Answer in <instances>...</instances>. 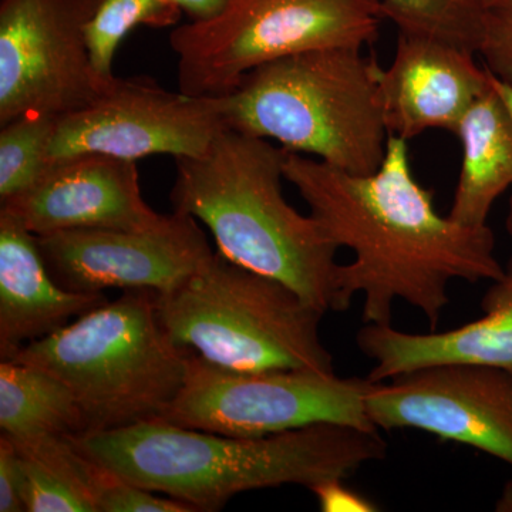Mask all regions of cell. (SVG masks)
Returning a JSON list of instances; mask_svg holds the SVG:
<instances>
[{
  "mask_svg": "<svg viewBox=\"0 0 512 512\" xmlns=\"http://www.w3.org/2000/svg\"><path fill=\"white\" fill-rule=\"evenodd\" d=\"M495 511L512 512V480L505 484L503 493L495 504Z\"/></svg>",
  "mask_w": 512,
  "mask_h": 512,
  "instance_id": "f1b7e54d",
  "label": "cell"
},
{
  "mask_svg": "<svg viewBox=\"0 0 512 512\" xmlns=\"http://www.w3.org/2000/svg\"><path fill=\"white\" fill-rule=\"evenodd\" d=\"M107 302L103 293L62 288L47 269L37 237L0 208V356L46 338Z\"/></svg>",
  "mask_w": 512,
  "mask_h": 512,
  "instance_id": "2e32d148",
  "label": "cell"
},
{
  "mask_svg": "<svg viewBox=\"0 0 512 512\" xmlns=\"http://www.w3.org/2000/svg\"><path fill=\"white\" fill-rule=\"evenodd\" d=\"M94 495L97 512H195L183 501L130 483L100 464Z\"/></svg>",
  "mask_w": 512,
  "mask_h": 512,
  "instance_id": "603a6c76",
  "label": "cell"
},
{
  "mask_svg": "<svg viewBox=\"0 0 512 512\" xmlns=\"http://www.w3.org/2000/svg\"><path fill=\"white\" fill-rule=\"evenodd\" d=\"M156 309L175 345L212 365L235 372H335L320 340L326 312L220 251L180 288L156 293Z\"/></svg>",
  "mask_w": 512,
  "mask_h": 512,
  "instance_id": "8992f818",
  "label": "cell"
},
{
  "mask_svg": "<svg viewBox=\"0 0 512 512\" xmlns=\"http://www.w3.org/2000/svg\"><path fill=\"white\" fill-rule=\"evenodd\" d=\"M477 53L488 72L512 89V0L483 9Z\"/></svg>",
  "mask_w": 512,
  "mask_h": 512,
  "instance_id": "cb8c5ba5",
  "label": "cell"
},
{
  "mask_svg": "<svg viewBox=\"0 0 512 512\" xmlns=\"http://www.w3.org/2000/svg\"><path fill=\"white\" fill-rule=\"evenodd\" d=\"M494 86L497 87L498 92H500L501 96L507 103V106L510 107L512 113V89L511 87L505 86L504 83H501L500 80L495 79L493 76ZM505 228H507L508 235H510L512 239V195L510 198V205H508V214L507 220H505Z\"/></svg>",
  "mask_w": 512,
  "mask_h": 512,
  "instance_id": "83f0119b",
  "label": "cell"
},
{
  "mask_svg": "<svg viewBox=\"0 0 512 512\" xmlns=\"http://www.w3.org/2000/svg\"><path fill=\"white\" fill-rule=\"evenodd\" d=\"M191 356L161 325L156 293L133 289L9 360L66 384L82 410L84 433H92L160 419L183 390Z\"/></svg>",
  "mask_w": 512,
  "mask_h": 512,
  "instance_id": "5b68a950",
  "label": "cell"
},
{
  "mask_svg": "<svg viewBox=\"0 0 512 512\" xmlns=\"http://www.w3.org/2000/svg\"><path fill=\"white\" fill-rule=\"evenodd\" d=\"M285 180L326 237L352 249L353 261L338 268L335 312L348 311L362 293L365 325H392L394 302L404 301L436 330L451 282L477 284L504 274L493 229L437 212L431 191L414 178L403 138L390 134L383 163L365 175L288 151Z\"/></svg>",
  "mask_w": 512,
  "mask_h": 512,
  "instance_id": "6da1fadb",
  "label": "cell"
},
{
  "mask_svg": "<svg viewBox=\"0 0 512 512\" xmlns=\"http://www.w3.org/2000/svg\"><path fill=\"white\" fill-rule=\"evenodd\" d=\"M32 234L79 228L143 229L158 224L144 201L137 161L83 153L50 161L28 190L2 202Z\"/></svg>",
  "mask_w": 512,
  "mask_h": 512,
  "instance_id": "4fadbf2b",
  "label": "cell"
},
{
  "mask_svg": "<svg viewBox=\"0 0 512 512\" xmlns=\"http://www.w3.org/2000/svg\"><path fill=\"white\" fill-rule=\"evenodd\" d=\"M0 511H26L22 464L12 440L3 434L0 439Z\"/></svg>",
  "mask_w": 512,
  "mask_h": 512,
  "instance_id": "d4e9b609",
  "label": "cell"
},
{
  "mask_svg": "<svg viewBox=\"0 0 512 512\" xmlns=\"http://www.w3.org/2000/svg\"><path fill=\"white\" fill-rule=\"evenodd\" d=\"M59 117L25 114L0 126V201L28 190L49 165Z\"/></svg>",
  "mask_w": 512,
  "mask_h": 512,
  "instance_id": "7402d4cb",
  "label": "cell"
},
{
  "mask_svg": "<svg viewBox=\"0 0 512 512\" xmlns=\"http://www.w3.org/2000/svg\"><path fill=\"white\" fill-rule=\"evenodd\" d=\"M181 9L168 0H103L87 26V46L97 76L107 86L116 82L114 56L137 26L163 29L180 22Z\"/></svg>",
  "mask_w": 512,
  "mask_h": 512,
  "instance_id": "ffe728a7",
  "label": "cell"
},
{
  "mask_svg": "<svg viewBox=\"0 0 512 512\" xmlns=\"http://www.w3.org/2000/svg\"><path fill=\"white\" fill-rule=\"evenodd\" d=\"M229 128L228 99L164 89L147 76L119 79L99 99L59 117L47 158L83 153L197 157Z\"/></svg>",
  "mask_w": 512,
  "mask_h": 512,
  "instance_id": "30bf717a",
  "label": "cell"
},
{
  "mask_svg": "<svg viewBox=\"0 0 512 512\" xmlns=\"http://www.w3.org/2000/svg\"><path fill=\"white\" fill-rule=\"evenodd\" d=\"M37 245L57 284L82 293L119 288L165 295L215 252L197 220L175 211L150 228L66 229L39 235Z\"/></svg>",
  "mask_w": 512,
  "mask_h": 512,
  "instance_id": "7c38bea8",
  "label": "cell"
},
{
  "mask_svg": "<svg viewBox=\"0 0 512 512\" xmlns=\"http://www.w3.org/2000/svg\"><path fill=\"white\" fill-rule=\"evenodd\" d=\"M8 439L25 476L26 511L97 512L94 488L99 464L80 453L70 436Z\"/></svg>",
  "mask_w": 512,
  "mask_h": 512,
  "instance_id": "ac0fdd59",
  "label": "cell"
},
{
  "mask_svg": "<svg viewBox=\"0 0 512 512\" xmlns=\"http://www.w3.org/2000/svg\"><path fill=\"white\" fill-rule=\"evenodd\" d=\"M382 15L399 32L434 37L477 53L483 9L470 0H382Z\"/></svg>",
  "mask_w": 512,
  "mask_h": 512,
  "instance_id": "44dd1931",
  "label": "cell"
},
{
  "mask_svg": "<svg viewBox=\"0 0 512 512\" xmlns=\"http://www.w3.org/2000/svg\"><path fill=\"white\" fill-rule=\"evenodd\" d=\"M476 53L430 36L399 32L396 55L380 77L384 123L409 141L427 130L456 134L468 109L491 87Z\"/></svg>",
  "mask_w": 512,
  "mask_h": 512,
  "instance_id": "5bb4252c",
  "label": "cell"
},
{
  "mask_svg": "<svg viewBox=\"0 0 512 512\" xmlns=\"http://www.w3.org/2000/svg\"><path fill=\"white\" fill-rule=\"evenodd\" d=\"M0 430L12 439L76 436L86 431V424L72 392L57 377L16 360H2Z\"/></svg>",
  "mask_w": 512,
  "mask_h": 512,
  "instance_id": "d6986e66",
  "label": "cell"
},
{
  "mask_svg": "<svg viewBox=\"0 0 512 512\" xmlns=\"http://www.w3.org/2000/svg\"><path fill=\"white\" fill-rule=\"evenodd\" d=\"M181 12L187 13L191 22H205L217 18L227 6L228 0H168Z\"/></svg>",
  "mask_w": 512,
  "mask_h": 512,
  "instance_id": "4316f807",
  "label": "cell"
},
{
  "mask_svg": "<svg viewBox=\"0 0 512 512\" xmlns=\"http://www.w3.org/2000/svg\"><path fill=\"white\" fill-rule=\"evenodd\" d=\"M456 136L463 163L448 217L483 227L494 202L512 187V113L494 86L493 74L490 89L468 109Z\"/></svg>",
  "mask_w": 512,
  "mask_h": 512,
  "instance_id": "e0dca14e",
  "label": "cell"
},
{
  "mask_svg": "<svg viewBox=\"0 0 512 512\" xmlns=\"http://www.w3.org/2000/svg\"><path fill=\"white\" fill-rule=\"evenodd\" d=\"M101 2H0V126L25 114L66 116L113 86L97 76L87 46Z\"/></svg>",
  "mask_w": 512,
  "mask_h": 512,
  "instance_id": "9c48e42d",
  "label": "cell"
},
{
  "mask_svg": "<svg viewBox=\"0 0 512 512\" xmlns=\"http://www.w3.org/2000/svg\"><path fill=\"white\" fill-rule=\"evenodd\" d=\"M74 447L114 474L195 512L220 511L232 497L262 488L346 480L386 457L380 430L316 424L262 437L177 426L163 419L70 436Z\"/></svg>",
  "mask_w": 512,
  "mask_h": 512,
  "instance_id": "7a4b0ae2",
  "label": "cell"
},
{
  "mask_svg": "<svg viewBox=\"0 0 512 512\" xmlns=\"http://www.w3.org/2000/svg\"><path fill=\"white\" fill-rule=\"evenodd\" d=\"M345 480H330L311 488L323 512H373L379 511L377 505L365 495L343 484Z\"/></svg>",
  "mask_w": 512,
  "mask_h": 512,
  "instance_id": "484cf974",
  "label": "cell"
},
{
  "mask_svg": "<svg viewBox=\"0 0 512 512\" xmlns=\"http://www.w3.org/2000/svg\"><path fill=\"white\" fill-rule=\"evenodd\" d=\"M483 316L458 328L409 333L392 325H365L357 348L375 362L367 379L379 383L440 363H474L512 372V255L504 274L481 299Z\"/></svg>",
  "mask_w": 512,
  "mask_h": 512,
  "instance_id": "9a60e30c",
  "label": "cell"
},
{
  "mask_svg": "<svg viewBox=\"0 0 512 512\" xmlns=\"http://www.w3.org/2000/svg\"><path fill=\"white\" fill-rule=\"evenodd\" d=\"M362 49L313 50L244 74L227 94L229 127L348 173H375L390 134L380 101L383 69Z\"/></svg>",
  "mask_w": 512,
  "mask_h": 512,
  "instance_id": "277c9868",
  "label": "cell"
},
{
  "mask_svg": "<svg viewBox=\"0 0 512 512\" xmlns=\"http://www.w3.org/2000/svg\"><path fill=\"white\" fill-rule=\"evenodd\" d=\"M474 5L480 6L481 9L491 8V6L498 5V3L504 2V0H470Z\"/></svg>",
  "mask_w": 512,
  "mask_h": 512,
  "instance_id": "f546056e",
  "label": "cell"
},
{
  "mask_svg": "<svg viewBox=\"0 0 512 512\" xmlns=\"http://www.w3.org/2000/svg\"><path fill=\"white\" fill-rule=\"evenodd\" d=\"M372 380L312 370L235 372L192 353L181 393L160 419L238 437L286 433L316 424L377 430L367 416Z\"/></svg>",
  "mask_w": 512,
  "mask_h": 512,
  "instance_id": "ba28073f",
  "label": "cell"
},
{
  "mask_svg": "<svg viewBox=\"0 0 512 512\" xmlns=\"http://www.w3.org/2000/svg\"><path fill=\"white\" fill-rule=\"evenodd\" d=\"M382 0H228L217 18L171 32L178 90L224 96L262 64L330 47L375 42Z\"/></svg>",
  "mask_w": 512,
  "mask_h": 512,
  "instance_id": "52a82bcc",
  "label": "cell"
},
{
  "mask_svg": "<svg viewBox=\"0 0 512 512\" xmlns=\"http://www.w3.org/2000/svg\"><path fill=\"white\" fill-rule=\"evenodd\" d=\"M288 150L227 128L197 157L175 160L173 211L210 229L217 251L278 279L323 311H335L339 248L315 218L285 200Z\"/></svg>",
  "mask_w": 512,
  "mask_h": 512,
  "instance_id": "3957f363",
  "label": "cell"
},
{
  "mask_svg": "<svg viewBox=\"0 0 512 512\" xmlns=\"http://www.w3.org/2000/svg\"><path fill=\"white\" fill-rule=\"evenodd\" d=\"M367 416L377 430L414 429L490 454L512 467V372L440 363L372 383Z\"/></svg>",
  "mask_w": 512,
  "mask_h": 512,
  "instance_id": "8fae6325",
  "label": "cell"
}]
</instances>
